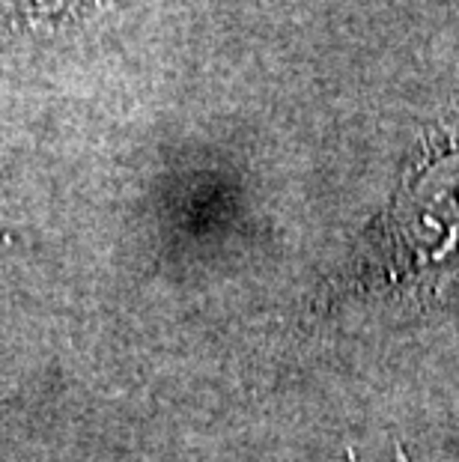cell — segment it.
<instances>
[{"label":"cell","instance_id":"obj_1","mask_svg":"<svg viewBox=\"0 0 459 462\" xmlns=\"http://www.w3.org/2000/svg\"><path fill=\"white\" fill-rule=\"evenodd\" d=\"M107 0H27V15L33 18H60V15H75L84 9H99Z\"/></svg>","mask_w":459,"mask_h":462}]
</instances>
